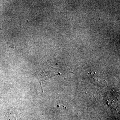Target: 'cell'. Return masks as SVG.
<instances>
[{
    "label": "cell",
    "mask_w": 120,
    "mask_h": 120,
    "mask_svg": "<svg viewBox=\"0 0 120 120\" xmlns=\"http://www.w3.org/2000/svg\"><path fill=\"white\" fill-rule=\"evenodd\" d=\"M60 70L50 67L47 63H45L39 65L33 75L38 80L42 88V83L43 82L56 75H60Z\"/></svg>",
    "instance_id": "1"
}]
</instances>
